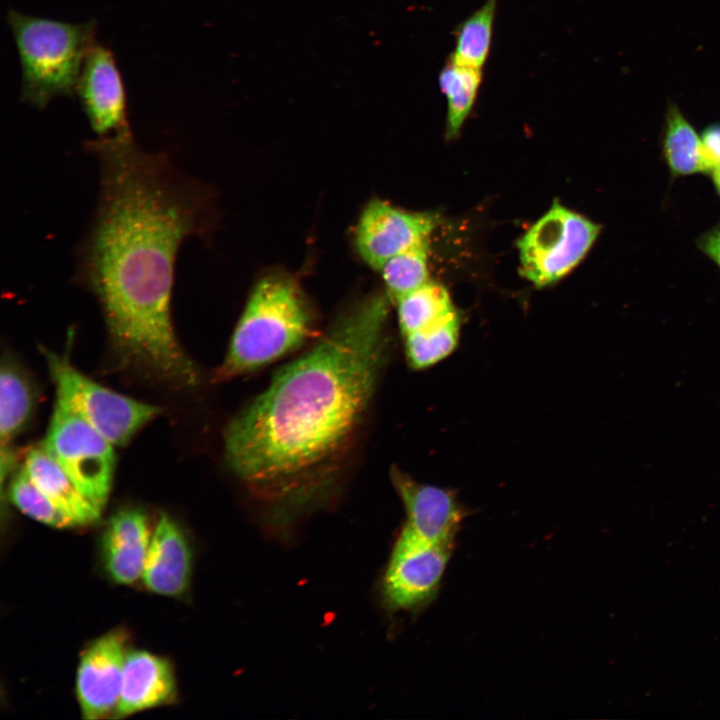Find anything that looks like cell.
I'll use <instances>...</instances> for the list:
<instances>
[{"instance_id":"cell-11","label":"cell","mask_w":720,"mask_h":720,"mask_svg":"<svg viewBox=\"0 0 720 720\" xmlns=\"http://www.w3.org/2000/svg\"><path fill=\"white\" fill-rule=\"evenodd\" d=\"M76 94L97 138L130 131L123 80L109 49L98 44L91 48Z\"/></svg>"},{"instance_id":"cell-27","label":"cell","mask_w":720,"mask_h":720,"mask_svg":"<svg viewBox=\"0 0 720 720\" xmlns=\"http://www.w3.org/2000/svg\"><path fill=\"white\" fill-rule=\"evenodd\" d=\"M712 172L715 185L720 193V165L717 166Z\"/></svg>"},{"instance_id":"cell-23","label":"cell","mask_w":720,"mask_h":720,"mask_svg":"<svg viewBox=\"0 0 720 720\" xmlns=\"http://www.w3.org/2000/svg\"><path fill=\"white\" fill-rule=\"evenodd\" d=\"M430 239L423 240L388 259L380 271L387 292L395 301L429 281Z\"/></svg>"},{"instance_id":"cell-13","label":"cell","mask_w":720,"mask_h":720,"mask_svg":"<svg viewBox=\"0 0 720 720\" xmlns=\"http://www.w3.org/2000/svg\"><path fill=\"white\" fill-rule=\"evenodd\" d=\"M192 554L180 527L162 515L152 532L142 574L148 590L166 597L184 594L190 584Z\"/></svg>"},{"instance_id":"cell-15","label":"cell","mask_w":720,"mask_h":720,"mask_svg":"<svg viewBox=\"0 0 720 720\" xmlns=\"http://www.w3.org/2000/svg\"><path fill=\"white\" fill-rule=\"evenodd\" d=\"M152 533L146 515L124 509L109 520L102 536L101 553L110 578L129 585L142 577Z\"/></svg>"},{"instance_id":"cell-24","label":"cell","mask_w":720,"mask_h":720,"mask_svg":"<svg viewBox=\"0 0 720 720\" xmlns=\"http://www.w3.org/2000/svg\"><path fill=\"white\" fill-rule=\"evenodd\" d=\"M9 498L23 514L42 524L53 528L78 526L37 487L23 466L10 482Z\"/></svg>"},{"instance_id":"cell-17","label":"cell","mask_w":720,"mask_h":720,"mask_svg":"<svg viewBox=\"0 0 720 720\" xmlns=\"http://www.w3.org/2000/svg\"><path fill=\"white\" fill-rule=\"evenodd\" d=\"M34 405L32 387L23 373L4 360L0 373V472L1 483L12 471L15 454L12 442L28 423Z\"/></svg>"},{"instance_id":"cell-21","label":"cell","mask_w":720,"mask_h":720,"mask_svg":"<svg viewBox=\"0 0 720 720\" xmlns=\"http://www.w3.org/2000/svg\"><path fill=\"white\" fill-rule=\"evenodd\" d=\"M664 152L676 174L709 171L701 138L675 105H670L667 110Z\"/></svg>"},{"instance_id":"cell-26","label":"cell","mask_w":720,"mask_h":720,"mask_svg":"<svg viewBox=\"0 0 720 720\" xmlns=\"http://www.w3.org/2000/svg\"><path fill=\"white\" fill-rule=\"evenodd\" d=\"M703 248L707 255L720 266V228L705 238Z\"/></svg>"},{"instance_id":"cell-22","label":"cell","mask_w":720,"mask_h":720,"mask_svg":"<svg viewBox=\"0 0 720 720\" xmlns=\"http://www.w3.org/2000/svg\"><path fill=\"white\" fill-rule=\"evenodd\" d=\"M460 318L457 311L418 331L404 335L407 360L415 369L428 368L446 358L457 346Z\"/></svg>"},{"instance_id":"cell-25","label":"cell","mask_w":720,"mask_h":720,"mask_svg":"<svg viewBox=\"0 0 720 720\" xmlns=\"http://www.w3.org/2000/svg\"><path fill=\"white\" fill-rule=\"evenodd\" d=\"M704 157L709 170L720 165V125L707 128L701 138Z\"/></svg>"},{"instance_id":"cell-14","label":"cell","mask_w":720,"mask_h":720,"mask_svg":"<svg viewBox=\"0 0 720 720\" xmlns=\"http://www.w3.org/2000/svg\"><path fill=\"white\" fill-rule=\"evenodd\" d=\"M176 679L171 663L145 650L128 651L115 717H124L171 703Z\"/></svg>"},{"instance_id":"cell-16","label":"cell","mask_w":720,"mask_h":720,"mask_svg":"<svg viewBox=\"0 0 720 720\" xmlns=\"http://www.w3.org/2000/svg\"><path fill=\"white\" fill-rule=\"evenodd\" d=\"M23 467L37 487L78 526L91 524L99 519L102 511L83 495L42 445L27 452Z\"/></svg>"},{"instance_id":"cell-2","label":"cell","mask_w":720,"mask_h":720,"mask_svg":"<svg viewBox=\"0 0 720 720\" xmlns=\"http://www.w3.org/2000/svg\"><path fill=\"white\" fill-rule=\"evenodd\" d=\"M99 164L95 213L77 278L96 297L112 344L127 363L181 387L199 373L171 317L178 251L202 229V199L163 153L131 131L87 144Z\"/></svg>"},{"instance_id":"cell-19","label":"cell","mask_w":720,"mask_h":720,"mask_svg":"<svg viewBox=\"0 0 720 720\" xmlns=\"http://www.w3.org/2000/svg\"><path fill=\"white\" fill-rule=\"evenodd\" d=\"M438 83L447 100L446 137L451 139L458 135L474 106L482 83V70L447 60L440 70Z\"/></svg>"},{"instance_id":"cell-20","label":"cell","mask_w":720,"mask_h":720,"mask_svg":"<svg viewBox=\"0 0 720 720\" xmlns=\"http://www.w3.org/2000/svg\"><path fill=\"white\" fill-rule=\"evenodd\" d=\"M396 302L403 336L426 328L456 311L446 288L430 280Z\"/></svg>"},{"instance_id":"cell-8","label":"cell","mask_w":720,"mask_h":720,"mask_svg":"<svg viewBox=\"0 0 720 720\" xmlns=\"http://www.w3.org/2000/svg\"><path fill=\"white\" fill-rule=\"evenodd\" d=\"M453 547L431 543L403 525L381 582L384 603L393 611L416 610L437 594Z\"/></svg>"},{"instance_id":"cell-10","label":"cell","mask_w":720,"mask_h":720,"mask_svg":"<svg viewBox=\"0 0 720 720\" xmlns=\"http://www.w3.org/2000/svg\"><path fill=\"white\" fill-rule=\"evenodd\" d=\"M127 653V636L122 630L105 633L83 651L76 674L83 718L96 720L115 714Z\"/></svg>"},{"instance_id":"cell-18","label":"cell","mask_w":720,"mask_h":720,"mask_svg":"<svg viewBox=\"0 0 720 720\" xmlns=\"http://www.w3.org/2000/svg\"><path fill=\"white\" fill-rule=\"evenodd\" d=\"M497 0L486 2L458 24L454 31L455 46L448 60L482 70L490 54Z\"/></svg>"},{"instance_id":"cell-9","label":"cell","mask_w":720,"mask_h":720,"mask_svg":"<svg viewBox=\"0 0 720 720\" xmlns=\"http://www.w3.org/2000/svg\"><path fill=\"white\" fill-rule=\"evenodd\" d=\"M439 222L437 214L411 212L381 200H372L363 210L355 235L357 250L372 268L413 245L430 239Z\"/></svg>"},{"instance_id":"cell-1","label":"cell","mask_w":720,"mask_h":720,"mask_svg":"<svg viewBox=\"0 0 720 720\" xmlns=\"http://www.w3.org/2000/svg\"><path fill=\"white\" fill-rule=\"evenodd\" d=\"M388 299L353 305L235 416L225 460L278 515L326 495L346 469L388 357Z\"/></svg>"},{"instance_id":"cell-7","label":"cell","mask_w":720,"mask_h":720,"mask_svg":"<svg viewBox=\"0 0 720 720\" xmlns=\"http://www.w3.org/2000/svg\"><path fill=\"white\" fill-rule=\"evenodd\" d=\"M41 445L102 511L112 486L114 445L82 417L57 403Z\"/></svg>"},{"instance_id":"cell-3","label":"cell","mask_w":720,"mask_h":720,"mask_svg":"<svg viewBox=\"0 0 720 720\" xmlns=\"http://www.w3.org/2000/svg\"><path fill=\"white\" fill-rule=\"evenodd\" d=\"M319 336L297 284L282 275L266 276L252 290L214 379L226 381L255 371Z\"/></svg>"},{"instance_id":"cell-6","label":"cell","mask_w":720,"mask_h":720,"mask_svg":"<svg viewBox=\"0 0 720 720\" xmlns=\"http://www.w3.org/2000/svg\"><path fill=\"white\" fill-rule=\"evenodd\" d=\"M599 231V225L554 201L517 242L521 274L538 287L557 281L584 258Z\"/></svg>"},{"instance_id":"cell-12","label":"cell","mask_w":720,"mask_h":720,"mask_svg":"<svg viewBox=\"0 0 720 720\" xmlns=\"http://www.w3.org/2000/svg\"><path fill=\"white\" fill-rule=\"evenodd\" d=\"M391 480L406 512L405 526L421 538L453 547L467 511L449 489L416 481L393 466Z\"/></svg>"},{"instance_id":"cell-4","label":"cell","mask_w":720,"mask_h":720,"mask_svg":"<svg viewBox=\"0 0 720 720\" xmlns=\"http://www.w3.org/2000/svg\"><path fill=\"white\" fill-rule=\"evenodd\" d=\"M7 21L19 55L21 100L44 109L53 99L74 96L85 59L96 44V24L68 23L10 10Z\"/></svg>"},{"instance_id":"cell-5","label":"cell","mask_w":720,"mask_h":720,"mask_svg":"<svg viewBox=\"0 0 720 720\" xmlns=\"http://www.w3.org/2000/svg\"><path fill=\"white\" fill-rule=\"evenodd\" d=\"M55 385L56 403L73 411L115 446L125 445L159 407L110 390L82 374L64 355L42 349Z\"/></svg>"}]
</instances>
